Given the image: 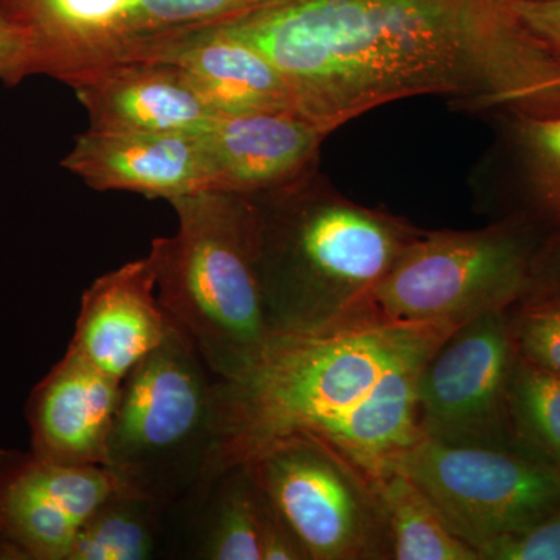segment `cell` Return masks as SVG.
<instances>
[{
	"label": "cell",
	"instance_id": "1",
	"mask_svg": "<svg viewBox=\"0 0 560 560\" xmlns=\"http://www.w3.org/2000/svg\"><path fill=\"white\" fill-rule=\"evenodd\" d=\"M205 27L267 57L329 135L429 95L470 113H560V62L506 0H265Z\"/></svg>",
	"mask_w": 560,
	"mask_h": 560
},
{
	"label": "cell",
	"instance_id": "2",
	"mask_svg": "<svg viewBox=\"0 0 560 560\" xmlns=\"http://www.w3.org/2000/svg\"><path fill=\"white\" fill-rule=\"evenodd\" d=\"M456 327L389 324L272 335L241 374L219 378L220 471L291 434L326 442L370 474L378 469L422 440L420 374Z\"/></svg>",
	"mask_w": 560,
	"mask_h": 560
},
{
	"label": "cell",
	"instance_id": "3",
	"mask_svg": "<svg viewBox=\"0 0 560 560\" xmlns=\"http://www.w3.org/2000/svg\"><path fill=\"white\" fill-rule=\"evenodd\" d=\"M249 197L272 334L340 329L423 232L385 210L349 200L316 167Z\"/></svg>",
	"mask_w": 560,
	"mask_h": 560
},
{
	"label": "cell",
	"instance_id": "4",
	"mask_svg": "<svg viewBox=\"0 0 560 560\" xmlns=\"http://www.w3.org/2000/svg\"><path fill=\"white\" fill-rule=\"evenodd\" d=\"M179 228L154 238L156 293L209 370L230 381L272 337L257 272V213L249 195L200 191L171 201Z\"/></svg>",
	"mask_w": 560,
	"mask_h": 560
},
{
	"label": "cell",
	"instance_id": "5",
	"mask_svg": "<svg viewBox=\"0 0 560 560\" xmlns=\"http://www.w3.org/2000/svg\"><path fill=\"white\" fill-rule=\"evenodd\" d=\"M221 445L219 377L173 323L121 382L105 469L117 489L179 514L220 474Z\"/></svg>",
	"mask_w": 560,
	"mask_h": 560
},
{
	"label": "cell",
	"instance_id": "6",
	"mask_svg": "<svg viewBox=\"0 0 560 560\" xmlns=\"http://www.w3.org/2000/svg\"><path fill=\"white\" fill-rule=\"evenodd\" d=\"M551 230L528 212L481 230H423L342 327L460 326L508 311L528 293L534 260Z\"/></svg>",
	"mask_w": 560,
	"mask_h": 560
},
{
	"label": "cell",
	"instance_id": "7",
	"mask_svg": "<svg viewBox=\"0 0 560 560\" xmlns=\"http://www.w3.org/2000/svg\"><path fill=\"white\" fill-rule=\"evenodd\" d=\"M245 464L311 560H393L370 471L304 434L265 442Z\"/></svg>",
	"mask_w": 560,
	"mask_h": 560
},
{
	"label": "cell",
	"instance_id": "8",
	"mask_svg": "<svg viewBox=\"0 0 560 560\" xmlns=\"http://www.w3.org/2000/svg\"><path fill=\"white\" fill-rule=\"evenodd\" d=\"M383 466L404 471L448 529L477 552L497 537L560 512V469L511 445L423 436Z\"/></svg>",
	"mask_w": 560,
	"mask_h": 560
},
{
	"label": "cell",
	"instance_id": "9",
	"mask_svg": "<svg viewBox=\"0 0 560 560\" xmlns=\"http://www.w3.org/2000/svg\"><path fill=\"white\" fill-rule=\"evenodd\" d=\"M515 363L508 311L485 313L456 327L420 374L423 436L453 444L517 447L508 416Z\"/></svg>",
	"mask_w": 560,
	"mask_h": 560
},
{
	"label": "cell",
	"instance_id": "10",
	"mask_svg": "<svg viewBox=\"0 0 560 560\" xmlns=\"http://www.w3.org/2000/svg\"><path fill=\"white\" fill-rule=\"evenodd\" d=\"M116 489L105 467L0 451V560H66L81 525Z\"/></svg>",
	"mask_w": 560,
	"mask_h": 560
},
{
	"label": "cell",
	"instance_id": "11",
	"mask_svg": "<svg viewBox=\"0 0 560 560\" xmlns=\"http://www.w3.org/2000/svg\"><path fill=\"white\" fill-rule=\"evenodd\" d=\"M140 58L176 66L217 114L298 113L289 84L267 57L205 25L132 40L114 61Z\"/></svg>",
	"mask_w": 560,
	"mask_h": 560
},
{
	"label": "cell",
	"instance_id": "12",
	"mask_svg": "<svg viewBox=\"0 0 560 560\" xmlns=\"http://www.w3.org/2000/svg\"><path fill=\"white\" fill-rule=\"evenodd\" d=\"M65 81L90 114L91 131L200 132L220 116L167 61L103 62Z\"/></svg>",
	"mask_w": 560,
	"mask_h": 560
},
{
	"label": "cell",
	"instance_id": "13",
	"mask_svg": "<svg viewBox=\"0 0 560 560\" xmlns=\"http://www.w3.org/2000/svg\"><path fill=\"white\" fill-rule=\"evenodd\" d=\"M329 132L298 113L220 114L201 131L208 191L257 195L315 167Z\"/></svg>",
	"mask_w": 560,
	"mask_h": 560
},
{
	"label": "cell",
	"instance_id": "14",
	"mask_svg": "<svg viewBox=\"0 0 560 560\" xmlns=\"http://www.w3.org/2000/svg\"><path fill=\"white\" fill-rule=\"evenodd\" d=\"M172 324L158 300L149 257H143L102 276L84 291L69 349L121 383L160 348Z\"/></svg>",
	"mask_w": 560,
	"mask_h": 560
},
{
	"label": "cell",
	"instance_id": "15",
	"mask_svg": "<svg viewBox=\"0 0 560 560\" xmlns=\"http://www.w3.org/2000/svg\"><path fill=\"white\" fill-rule=\"evenodd\" d=\"M62 167L95 190H125L173 201L208 191L200 132H101L77 138Z\"/></svg>",
	"mask_w": 560,
	"mask_h": 560
},
{
	"label": "cell",
	"instance_id": "16",
	"mask_svg": "<svg viewBox=\"0 0 560 560\" xmlns=\"http://www.w3.org/2000/svg\"><path fill=\"white\" fill-rule=\"evenodd\" d=\"M120 386L68 348L28 400L32 452L60 466L105 467Z\"/></svg>",
	"mask_w": 560,
	"mask_h": 560
},
{
	"label": "cell",
	"instance_id": "17",
	"mask_svg": "<svg viewBox=\"0 0 560 560\" xmlns=\"http://www.w3.org/2000/svg\"><path fill=\"white\" fill-rule=\"evenodd\" d=\"M275 506L245 464L220 471L179 514L180 558L264 560Z\"/></svg>",
	"mask_w": 560,
	"mask_h": 560
},
{
	"label": "cell",
	"instance_id": "18",
	"mask_svg": "<svg viewBox=\"0 0 560 560\" xmlns=\"http://www.w3.org/2000/svg\"><path fill=\"white\" fill-rule=\"evenodd\" d=\"M35 25L40 70L58 79L116 57L135 0H18Z\"/></svg>",
	"mask_w": 560,
	"mask_h": 560
},
{
	"label": "cell",
	"instance_id": "19",
	"mask_svg": "<svg viewBox=\"0 0 560 560\" xmlns=\"http://www.w3.org/2000/svg\"><path fill=\"white\" fill-rule=\"evenodd\" d=\"M179 555L175 510L116 489L73 537L66 560H153Z\"/></svg>",
	"mask_w": 560,
	"mask_h": 560
},
{
	"label": "cell",
	"instance_id": "20",
	"mask_svg": "<svg viewBox=\"0 0 560 560\" xmlns=\"http://www.w3.org/2000/svg\"><path fill=\"white\" fill-rule=\"evenodd\" d=\"M371 477L388 523L393 560H480L404 471L382 466Z\"/></svg>",
	"mask_w": 560,
	"mask_h": 560
},
{
	"label": "cell",
	"instance_id": "21",
	"mask_svg": "<svg viewBox=\"0 0 560 560\" xmlns=\"http://www.w3.org/2000/svg\"><path fill=\"white\" fill-rule=\"evenodd\" d=\"M510 153L528 194V213L560 226V113L504 116Z\"/></svg>",
	"mask_w": 560,
	"mask_h": 560
},
{
	"label": "cell",
	"instance_id": "22",
	"mask_svg": "<svg viewBox=\"0 0 560 560\" xmlns=\"http://www.w3.org/2000/svg\"><path fill=\"white\" fill-rule=\"evenodd\" d=\"M508 416L512 442L560 469V375L533 366L517 355Z\"/></svg>",
	"mask_w": 560,
	"mask_h": 560
},
{
	"label": "cell",
	"instance_id": "23",
	"mask_svg": "<svg viewBox=\"0 0 560 560\" xmlns=\"http://www.w3.org/2000/svg\"><path fill=\"white\" fill-rule=\"evenodd\" d=\"M508 315L517 355L560 375V293L528 291Z\"/></svg>",
	"mask_w": 560,
	"mask_h": 560
},
{
	"label": "cell",
	"instance_id": "24",
	"mask_svg": "<svg viewBox=\"0 0 560 560\" xmlns=\"http://www.w3.org/2000/svg\"><path fill=\"white\" fill-rule=\"evenodd\" d=\"M261 2L265 0H135L127 39L120 50L132 40L147 36L186 31L228 20Z\"/></svg>",
	"mask_w": 560,
	"mask_h": 560
},
{
	"label": "cell",
	"instance_id": "25",
	"mask_svg": "<svg viewBox=\"0 0 560 560\" xmlns=\"http://www.w3.org/2000/svg\"><path fill=\"white\" fill-rule=\"evenodd\" d=\"M40 70V43L35 25L18 0H0V77L16 81Z\"/></svg>",
	"mask_w": 560,
	"mask_h": 560
},
{
	"label": "cell",
	"instance_id": "26",
	"mask_svg": "<svg viewBox=\"0 0 560 560\" xmlns=\"http://www.w3.org/2000/svg\"><path fill=\"white\" fill-rule=\"evenodd\" d=\"M480 560H560V512L478 548Z\"/></svg>",
	"mask_w": 560,
	"mask_h": 560
},
{
	"label": "cell",
	"instance_id": "27",
	"mask_svg": "<svg viewBox=\"0 0 560 560\" xmlns=\"http://www.w3.org/2000/svg\"><path fill=\"white\" fill-rule=\"evenodd\" d=\"M506 3L541 49L560 62V0H506Z\"/></svg>",
	"mask_w": 560,
	"mask_h": 560
},
{
	"label": "cell",
	"instance_id": "28",
	"mask_svg": "<svg viewBox=\"0 0 560 560\" xmlns=\"http://www.w3.org/2000/svg\"><path fill=\"white\" fill-rule=\"evenodd\" d=\"M529 291L560 293V226L552 228L534 260Z\"/></svg>",
	"mask_w": 560,
	"mask_h": 560
},
{
	"label": "cell",
	"instance_id": "29",
	"mask_svg": "<svg viewBox=\"0 0 560 560\" xmlns=\"http://www.w3.org/2000/svg\"><path fill=\"white\" fill-rule=\"evenodd\" d=\"M525 2H539V0H525Z\"/></svg>",
	"mask_w": 560,
	"mask_h": 560
}]
</instances>
